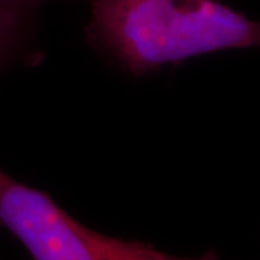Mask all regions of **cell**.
Returning <instances> with one entry per match:
<instances>
[{
    "instance_id": "cell-1",
    "label": "cell",
    "mask_w": 260,
    "mask_h": 260,
    "mask_svg": "<svg viewBox=\"0 0 260 260\" xmlns=\"http://www.w3.org/2000/svg\"><path fill=\"white\" fill-rule=\"evenodd\" d=\"M88 37L133 74L260 48V22L217 0H94Z\"/></svg>"
},
{
    "instance_id": "cell-2",
    "label": "cell",
    "mask_w": 260,
    "mask_h": 260,
    "mask_svg": "<svg viewBox=\"0 0 260 260\" xmlns=\"http://www.w3.org/2000/svg\"><path fill=\"white\" fill-rule=\"evenodd\" d=\"M0 225L9 230L32 260H221L210 250L181 257L142 242L110 237L78 223L45 192L0 169Z\"/></svg>"
},
{
    "instance_id": "cell-3",
    "label": "cell",
    "mask_w": 260,
    "mask_h": 260,
    "mask_svg": "<svg viewBox=\"0 0 260 260\" xmlns=\"http://www.w3.org/2000/svg\"><path fill=\"white\" fill-rule=\"evenodd\" d=\"M20 19H22L20 10L15 9L5 0H0V61L15 42Z\"/></svg>"
},
{
    "instance_id": "cell-4",
    "label": "cell",
    "mask_w": 260,
    "mask_h": 260,
    "mask_svg": "<svg viewBox=\"0 0 260 260\" xmlns=\"http://www.w3.org/2000/svg\"><path fill=\"white\" fill-rule=\"evenodd\" d=\"M6 3H9L10 6H13L15 9L20 10L23 13V10L26 9L28 6L34 5V3H38L39 0H5Z\"/></svg>"
}]
</instances>
